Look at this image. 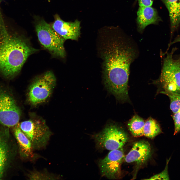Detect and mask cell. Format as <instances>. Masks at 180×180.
Returning a JSON list of instances; mask_svg holds the SVG:
<instances>
[{"mask_svg":"<svg viewBox=\"0 0 180 180\" xmlns=\"http://www.w3.org/2000/svg\"><path fill=\"white\" fill-rule=\"evenodd\" d=\"M6 136L0 135V180L4 177L14 152Z\"/></svg>","mask_w":180,"mask_h":180,"instance_id":"14","label":"cell"},{"mask_svg":"<svg viewBox=\"0 0 180 180\" xmlns=\"http://www.w3.org/2000/svg\"><path fill=\"white\" fill-rule=\"evenodd\" d=\"M14 133L18 144L20 154L26 160H33L38 157L34 153V150L29 139L20 128L19 123L14 127Z\"/></svg>","mask_w":180,"mask_h":180,"instance_id":"13","label":"cell"},{"mask_svg":"<svg viewBox=\"0 0 180 180\" xmlns=\"http://www.w3.org/2000/svg\"><path fill=\"white\" fill-rule=\"evenodd\" d=\"M172 117L174 124L175 135L180 132V110L174 113Z\"/></svg>","mask_w":180,"mask_h":180,"instance_id":"21","label":"cell"},{"mask_svg":"<svg viewBox=\"0 0 180 180\" xmlns=\"http://www.w3.org/2000/svg\"><path fill=\"white\" fill-rule=\"evenodd\" d=\"M30 180H58L60 177L56 174L46 171H40L36 170L30 171L27 174Z\"/></svg>","mask_w":180,"mask_h":180,"instance_id":"18","label":"cell"},{"mask_svg":"<svg viewBox=\"0 0 180 180\" xmlns=\"http://www.w3.org/2000/svg\"><path fill=\"white\" fill-rule=\"evenodd\" d=\"M38 50L22 36L0 33V73L11 79L20 72L28 57Z\"/></svg>","mask_w":180,"mask_h":180,"instance_id":"2","label":"cell"},{"mask_svg":"<svg viewBox=\"0 0 180 180\" xmlns=\"http://www.w3.org/2000/svg\"><path fill=\"white\" fill-rule=\"evenodd\" d=\"M160 92L169 97L170 100V108L173 113L180 110V96L168 92Z\"/></svg>","mask_w":180,"mask_h":180,"instance_id":"19","label":"cell"},{"mask_svg":"<svg viewBox=\"0 0 180 180\" xmlns=\"http://www.w3.org/2000/svg\"><path fill=\"white\" fill-rule=\"evenodd\" d=\"M162 132L159 124L154 119L150 117L145 122L144 136L153 139Z\"/></svg>","mask_w":180,"mask_h":180,"instance_id":"17","label":"cell"},{"mask_svg":"<svg viewBox=\"0 0 180 180\" xmlns=\"http://www.w3.org/2000/svg\"><path fill=\"white\" fill-rule=\"evenodd\" d=\"M35 28L40 44L54 56L64 58L66 53L64 44L65 40L43 19H38Z\"/></svg>","mask_w":180,"mask_h":180,"instance_id":"3","label":"cell"},{"mask_svg":"<svg viewBox=\"0 0 180 180\" xmlns=\"http://www.w3.org/2000/svg\"><path fill=\"white\" fill-rule=\"evenodd\" d=\"M144 123L143 119L136 114L134 115L128 121V128L134 136L137 137L144 136Z\"/></svg>","mask_w":180,"mask_h":180,"instance_id":"16","label":"cell"},{"mask_svg":"<svg viewBox=\"0 0 180 180\" xmlns=\"http://www.w3.org/2000/svg\"><path fill=\"white\" fill-rule=\"evenodd\" d=\"M169 14L170 34L172 36L180 23V0H162Z\"/></svg>","mask_w":180,"mask_h":180,"instance_id":"15","label":"cell"},{"mask_svg":"<svg viewBox=\"0 0 180 180\" xmlns=\"http://www.w3.org/2000/svg\"><path fill=\"white\" fill-rule=\"evenodd\" d=\"M93 137L98 147L110 150L122 148L128 138L122 128L112 123L108 124L101 132Z\"/></svg>","mask_w":180,"mask_h":180,"instance_id":"7","label":"cell"},{"mask_svg":"<svg viewBox=\"0 0 180 180\" xmlns=\"http://www.w3.org/2000/svg\"><path fill=\"white\" fill-rule=\"evenodd\" d=\"M170 159V158L167 160L166 164L164 170L162 172L158 174H156L150 177L149 179L145 180H168L169 177L168 172V164L169 162Z\"/></svg>","mask_w":180,"mask_h":180,"instance_id":"20","label":"cell"},{"mask_svg":"<svg viewBox=\"0 0 180 180\" xmlns=\"http://www.w3.org/2000/svg\"><path fill=\"white\" fill-rule=\"evenodd\" d=\"M12 92L10 88L0 82V124L8 128L19 123L21 114Z\"/></svg>","mask_w":180,"mask_h":180,"instance_id":"4","label":"cell"},{"mask_svg":"<svg viewBox=\"0 0 180 180\" xmlns=\"http://www.w3.org/2000/svg\"><path fill=\"white\" fill-rule=\"evenodd\" d=\"M56 78L52 71H48L36 78L30 85L28 100L32 105L44 102L50 96L56 83Z\"/></svg>","mask_w":180,"mask_h":180,"instance_id":"8","label":"cell"},{"mask_svg":"<svg viewBox=\"0 0 180 180\" xmlns=\"http://www.w3.org/2000/svg\"><path fill=\"white\" fill-rule=\"evenodd\" d=\"M80 22L78 19L73 22H66L58 15L51 25L52 28L65 40H77L80 34Z\"/></svg>","mask_w":180,"mask_h":180,"instance_id":"10","label":"cell"},{"mask_svg":"<svg viewBox=\"0 0 180 180\" xmlns=\"http://www.w3.org/2000/svg\"><path fill=\"white\" fill-rule=\"evenodd\" d=\"M19 126L31 142L34 150L46 147L52 133L44 120L30 119L19 123Z\"/></svg>","mask_w":180,"mask_h":180,"instance_id":"6","label":"cell"},{"mask_svg":"<svg viewBox=\"0 0 180 180\" xmlns=\"http://www.w3.org/2000/svg\"><path fill=\"white\" fill-rule=\"evenodd\" d=\"M178 42H180V35L176 37L174 40L169 44V46H170L173 44Z\"/></svg>","mask_w":180,"mask_h":180,"instance_id":"23","label":"cell"},{"mask_svg":"<svg viewBox=\"0 0 180 180\" xmlns=\"http://www.w3.org/2000/svg\"><path fill=\"white\" fill-rule=\"evenodd\" d=\"M173 52L164 58L159 81L164 92L180 96V58H174Z\"/></svg>","mask_w":180,"mask_h":180,"instance_id":"5","label":"cell"},{"mask_svg":"<svg viewBox=\"0 0 180 180\" xmlns=\"http://www.w3.org/2000/svg\"><path fill=\"white\" fill-rule=\"evenodd\" d=\"M112 35L103 54L105 86L120 102L129 99L128 83L131 64L139 54L136 42L118 28Z\"/></svg>","mask_w":180,"mask_h":180,"instance_id":"1","label":"cell"},{"mask_svg":"<svg viewBox=\"0 0 180 180\" xmlns=\"http://www.w3.org/2000/svg\"><path fill=\"white\" fill-rule=\"evenodd\" d=\"M152 154L151 146L148 142L140 140L134 143L128 154L124 158L128 163L135 162L138 165L144 163Z\"/></svg>","mask_w":180,"mask_h":180,"instance_id":"11","label":"cell"},{"mask_svg":"<svg viewBox=\"0 0 180 180\" xmlns=\"http://www.w3.org/2000/svg\"><path fill=\"white\" fill-rule=\"evenodd\" d=\"M154 0H138L140 6H150L152 5Z\"/></svg>","mask_w":180,"mask_h":180,"instance_id":"22","label":"cell"},{"mask_svg":"<svg viewBox=\"0 0 180 180\" xmlns=\"http://www.w3.org/2000/svg\"><path fill=\"white\" fill-rule=\"evenodd\" d=\"M136 19L138 30L142 32L146 27L151 24H156L161 20L157 10L150 6H140Z\"/></svg>","mask_w":180,"mask_h":180,"instance_id":"12","label":"cell"},{"mask_svg":"<svg viewBox=\"0 0 180 180\" xmlns=\"http://www.w3.org/2000/svg\"><path fill=\"white\" fill-rule=\"evenodd\" d=\"M124 158L122 148L110 150L104 159L98 163L102 175L109 179H116L120 176V166Z\"/></svg>","mask_w":180,"mask_h":180,"instance_id":"9","label":"cell"}]
</instances>
